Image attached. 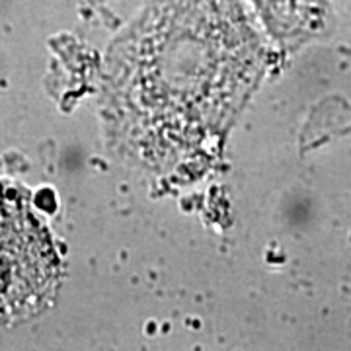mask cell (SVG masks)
<instances>
[{"instance_id": "cell-1", "label": "cell", "mask_w": 351, "mask_h": 351, "mask_svg": "<svg viewBox=\"0 0 351 351\" xmlns=\"http://www.w3.org/2000/svg\"><path fill=\"white\" fill-rule=\"evenodd\" d=\"M55 256L32 215L0 199V320L24 313L49 291Z\"/></svg>"}]
</instances>
